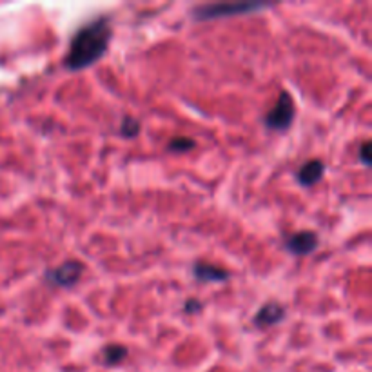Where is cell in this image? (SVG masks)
I'll use <instances>...</instances> for the list:
<instances>
[{"label": "cell", "instance_id": "obj_2", "mask_svg": "<svg viewBox=\"0 0 372 372\" xmlns=\"http://www.w3.org/2000/svg\"><path fill=\"white\" fill-rule=\"evenodd\" d=\"M269 4H256V2H231V4H205L193 10L196 21H216L225 16L249 15L255 11L267 10Z\"/></svg>", "mask_w": 372, "mask_h": 372}, {"label": "cell", "instance_id": "obj_4", "mask_svg": "<svg viewBox=\"0 0 372 372\" xmlns=\"http://www.w3.org/2000/svg\"><path fill=\"white\" fill-rule=\"evenodd\" d=\"M82 272H84V266L77 260H69L66 264H62L60 267L49 269L46 272V280L55 287H73L78 283Z\"/></svg>", "mask_w": 372, "mask_h": 372}, {"label": "cell", "instance_id": "obj_11", "mask_svg": "<svg viewBox=\"0 0 372 372\" xmlns=\"http://www.w3.org/2000/svg\"><path fill=\"white\" fill-rule=\"evenodd\" d=\"M120 131H122V135L126 138H137L138 133H140V122L131 117H126L122 120Z\"/></svg>", "mask_w": 372, "mask_h": 372}, {"label": "cell", "instance_id": "obj_12", "mask_svg": "<svg viewBox=\"0 0 372 372\" xmlns=\"http://www.w3.org/2000/svg\"><path fill=\"white\" fill-rule=\"evenodd\" d=\"M369 151H371V142H363V146L360 148V162L363 163V165H371V154H369Z\"/></svg>", "mask_w": 372, "mask_h": 372}, {"label": "cell", "instance_id": "obj_8", "mask_svg": "<svg viewBox=\"0 0 372 372\" xmlns=\"http://www.w3.org/2000/svg\"><path fill=\"white\" fill-rule=\"evenodd\" d=\"M193 275L198 281H213V283H222L229 278V272L218 266H211V264H204V261H198L194 264Z\"/></svg>", "mask_w": 372, "mask_h": 372}, {"label": "cell", "instance_id": "obj_13", "mask_svg": "<svg viewBox=\"0 0 372 372\" xmlns=\"http://www.w3.org/2000/svg\"><path fill=\"white\" fill-rule=\"evenodd\" d=\"M200 309H202V303H200L198 300H187L184 305V311L187 312V314H194V312H198Z\"/></svg>", "mask_w": 372, "mask_h": 372}, {"label": "cell", "instance_id": "obj_10", "mask_svg": "<svg viewBox=\"0 0 372 372\" xmlns=\"http://www.w3.org/2000/svg\"><path fill=\"white\" fill-rule=\"evenodd\" d=\"M194 140H191V138L187 137H176L173 138L171 142H169V151H174V153H185V151H191V149H194Z\"/></svg>", "mask_w": 372, "mask_h": 372}, {"label": "cell", "instance_id": "obj_6", "mask_svg": "<svg viewBox=\"0 0 372 372\" xmlns=\"http://www.w3.org/2000/svg\"><path fill=\"white\" fill-rule=\"evenodd\" d=\"M323 173H325V163L320 162V160H309V162L303 163L300 171L296 173V180H298L303 187H312V185L318 184V182L323 178Z\"/></svg>", "mask_w": 372, "mask_h": 372}, {"label": "cell", "instance_id": "obj_1", "mask_svg": "<svg viewBox=\"0 0 372 372\" xmlns=\"http://www.w3.org/2000/svg\"><path fill=\"white\" fill-rule=\"evenodd\" d=\"M109 19L100 16L82 26L71 38V46L66 55V67L69 71H82L97 64L106 55L111 40Z\"/></svg>", "mask_w": 372, "mask_h": 372}, {"label": "cell", "instance_id": "obj_5", "mask_svg": "<svg viewBox=\"0 0 372 372\" xmlns=\"http://www.w3.org/2000/svg\"><path fill=\"white\" fill-rule=\"evenodd\" d=\"M320 244L314 231H300L286 240V249L294 256H309L314 253Z\"/></svg>", "mask_w": 372, "mask_h": 372}, {"label": "cell", "instance_id": "obj_7", "mask_svg": "<svg viewBox=\"0 0 372 372\" xmlns=\"http://www.w3.org/2000/svg\"><path fill=\"white\" fill-rule=\"evenodd\" d=\"M286 316V309L280 305V303H276V301H270V303H266V305L261 307L260 311L256 312L255 316V325L261 327V329H266V327H272L276 323H280Z\"/></svg>", "mask_w": 372, "mask_h": 372}, {"label": "cell", "instance_id": "obj_3", "mask_svg": "<svg viewBox=\"0 0 372 372\" xmlns=\"http://www.w3.org/2000/svg\"><path fill=\"white\" fill-rule=\"evenodd\" d=\"M294 120V102L287 91H281L275 107L267 111L266 126L272 131H287Z\"/></svg>", "mask_w": 372, "mask_h": 372}, {"label": "cell", "instance_id": "obj_9", "mask_svg": "<svg viewBox=\"0 0 372 372\" xmlns=\"http://www.w3.org/2000/svg\"><path fill=\"white\" fill-rule=\"evenodd\" d=\"M128 356V349L124 345H107L102 351V358L106 365H117Z\"/></svg>", "mask_w": 372, "mask_h": 372}]
</instances>
